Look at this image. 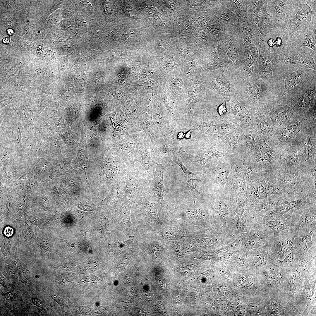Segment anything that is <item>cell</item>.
<instances>
[{
    "label": "cell",
    "mask_w": 316,
    "mask_h": 316,
    "mask_svg": "<svg viewBox=\"0 0 316 316\" xmlns=\"http://www.w3.org/2000/svg\"><path fill=\"white\" fill-rule=\"evenodd\" d=\"M281 92L280 87L275 82L260 78L251 82L249 79L239 78L234 97L248 109L263 107L279 100Z\"/></svg>",
    "instance_id": "obj_1"
},
{
    "label": "cell",
    "mask_w": 316,
    "mask_h": 316,
    "mask_svg": "<svg viewBox=\"0 0 316 316\" xmlns=\"http://www.w3.org/2000/svg\"><path fill=\"white\" fill-rule=\"evenodd\" d=\"M273 75L274 80H284V87L280 99L284 102L301 88L316 81V71L293 64L275 66Z\"/></svg>",
    "instance_id": "obj_2"
},
{
    "label": "cell",
    "mask_w": 316,
    "mask_h": 316,
    "mask_svg": "<svg viewBox=\"0 0 316 316\" xmlns=\"http://www.w3.org/2000/svg\"><path fill=\"white\" fill-rule=\"evenodd\" d=\"M274 173L279 192L286 200H297L312 190L302 179L298 167L287 169L279 166Z\"/></svg>",
    "instance_id": "obj_3"
},
{
    "label": "cell",
    "mask_w": 316,
    "mask_h": 316,
    "mask_svg": "<svg viewBox=\"0 0 316 316\" xmlns=\"http://www.w3.org/2000/svg\"><path fill=\"white\" fill-rule=\"evenodd\" d=\"M248 183V206L252 207L265 198L273 194L280 195L274 172L260 171L254 175Z\"/></svg>",
    "instance_id": "obj_4"
},
{
    "label": "cell",
    "mask_w": 316,
    "mask_h": 316,
    "mask_svg": "<svg viewBox=\"0 0 316 316\" xmlns=\"http://www.w3.org/2000/svg\"><path fill=\"white\" fill-rule=\"evenodd\" d=\"M205 74L204 83L214 92L223 98L234 96L239 81L235 73L225 67Z\"/></svg>",
    "instance_id": "obj_5"
},
{
    "label": "cell",
    "mask_w": 316,
    "mask_h": 316,
    "mask_svg": "<svg viewBox=\"0 0 316 316\" xmlns=\"http://www.w3.org/2000/svg\"><path fill=\"white\" fill-rule=\"evenodd\" d=\"M312 125L313 124L304 114H295L288 125L280 129L274 130L272 136L266 142L270 147L280 153L293 142L300 132Z\"/></svg>",
    "instance_id": "obj_6"
},
{
    "label": "cell",
    "mask_w": 316,
    "mask_h": 316,
    "mask_svg": "<svg viewBox=\"0 0 316 316\" xmlns=\"http://www.w3.org/2000/svg\"><path fill=\"white\" fill-rule=\"evenodd\" d=\"M316 11H312L307 4L294 0L292 9L284 20L280 21L291 36L304 29L316 25Z\"/></svg>",
    "instance_id": "obj_7"
},
{
    "label": "cell",
    "mask_w": 316,
    "mask_h": 316,
    "mask_svg": "<svg viewBox=\"0 0 316 316\" xmlns=\"http://www.w3.org/2000/svg\"><path fill=\"white\" fill-rule=\"evenodd\" d=\"M316 51L306 47L291 46L280 52L277 55L281 66L286 64H293L316 71Z\"/></svg>",
    "instance_id": "obj_8"
},
{
    "label": "cell",
    "mask_w": 316,
    "mask_h": 316,
    "mask_svg": "<svg viewBox=\"0 0 316 316\" xmlns=\"http://www.w3.org/2000/svg\"><path fill=\"white\" fill-rule=\"evenodd\" d=\"M223 98L226 102L227 111L222 118L241 128L254 130V119L250 110L240 103L234 96Z\"/></svg>",
    "instance_id": "obj_9"
},
{
    "label": "cell",
    "mask_w": 316,
    "mask_h": 316,
    "mask_svg": "<svg viewBox=\"0 0 316 316\" xmlns=\"http://www.w3.org/2000/svg\"><path fill=\"white\" fill-rule=\"evenodd\" d=\"M245 159L263 171L274 172L280 166V153L270 147L264 140L257 150Z\"/></svg>",
    "instance_id": "obj_10"
},
{
    "label": "cell",
    "mask_w": 316,
    "mask_h": 316,
    "mask_svg": "<svg viewBox=\"0 0 316 316\" xmlns=\"http://www.w3.org/2000/svg\"><path fill=\"white\" fill-rule=\"evenodd\" d=\"M316 81L306 85L287 98L284 102L296 114H302L316 107Z\"/></svg>",
    "instance_id": "obj_11"
},
{
    "label": "cell",
    "mask_w": 316,
    "mask_h": 316,
    "mask_svg": "<svg viewBox=\"0 0 316 316\" xmlns=\"http://www.w3.org/2000/svg\"><path fill=\"white\" fill-rule=\"evenodd\" d=\"M316 126H307L294 140L298 148L299 164H305L316 159Z\"/></svg>",
    "instance_id": "obj_12"
},
{
    "label": "cell",
    "mask_w": 316,
    "mask_h": 316,
    "mask_svg": "<svg viewBox=\"0 0 316 316\" xmlns=\"http://www.w3.org/2000/svg\"><path fill=\"white\" fill-rule=\"evenodd\" d=\"M273 233L264 224L253 226L248 229V231L239 237L241 240L239 248L245 251L262 247L267 244L269 238L273 236Z\"/></svg>",
    "instance_id": "obj_13"
},
{
    "label": "cell",
    "mask_w": 316,
    "mask_h": 316,
    "mask_svg": "<svg viewBox=\"0 0 316 316\" xmlns=\"http://www.w3.org/2000/svg\"><path fill=\"white\" fill-rule=\"evenodd\" d=\"M265 40L260 37V40L265 42L267 44V50L271 52L277 54L281 51L292 44L291 36L288 30L280 21H278L275 27L265 37Z\"/></svg>",
    "instance_id": "obj_14"
},
{
    "label": "cell",
    "mask_w": 316,
    "mask_h": 316,
    "mask_svg": "<svg viewBox=\"0 0 316 316\" xmlns=\"http://www.w3.org/2000/svg\"><path fill=\"white\" fill-rule=\"evenodd\" d=\"M125 180L126 197L136 205L140 204L147 193L150 184L136 174L129 172L126 175Z\"/></svg>",
    "instance_id": "obj_15"
},
{
    "label": "cell",
    "mask_w": 316,
    "mask_h": 316,
    "mask_svg": "<svg viewBox=\"0 0 316 316\" xmlns=\"http://www.w3.org/2000/svg\"><path fill=\"white\" fill-rule=\"evenodd\" d=\"M270 118L274 130L280 129L289 123L295 113L286 104L280 99L264 107Z\"/></svg>",
    "instance_id": "obj_16"
},
{
    "label": "cell",
    "mask_w": 316,
    "mask_h": 316,
    "mask_svg": "<svg viewBox=\"0 0 316 316\" xmlns=\"http://www.w3.org/2000/svg\"><path fill=\"white\" fill-rule=\"evenodd\" d=\"M293 233L288 229L273 235L268 240L267 250L273 255L277 254L281 257L286 256L293 248Z\"/></svg>",
    "instance_id": "obj_17"
},
{
    "label": "cell",
    "mask_w": 316,
    "mask_h": 316,
    "mask_svg": "<svg viewBox=\"0 0 316 316\" xmlns=\"http://www.w3.org/2000/svg\"><path fill=\"white\" fill-rule=\"evenodd\" d=\"M316 221L308 226L300 228L293 232V250L297 253H306L316 245V241L312 240V235L316 232Z\"/></svg>",
    "instance_id": "obj_18"
},
{
    "label": "cell",
    "mask_w": 316,
    "mask_h": 316,
    "mask_svg": "<svg viewBox=\"0 0 316 316\" xmlns=\"http://www.w3.org/2000/svg\"><path fill=\"white\" fill-rule=\"evenodd\" d=\"M279 63L278 57L275 53L269 52L266 48H260L259 50L258 78L273 83V68Z\"/></svg>",
    "instance_id": "obj_19"
},
{
    "label": "cell",
    "mask_w": 316,
    "mask_h": 316,
    "mask_svg": "<svg viewBox=\"0 0 316 316\" xmlns=\"http://www.w3.org/2000/svg\"><path fill=\"white\" fill-rule=\"evenodd\" d=\"M248 109L254 118V130L267 142L272 136L274 129L266 110L264 107Z\"/></svg>",
    "instance_id": "obj_20"
},
{
    "label": "cell",
    "mask_w": 316,
    "mask_h": 316,
    "mask_svg": "<svg viewBox=\"0 0 316 316\" xmlns=\"http://www.w3.org/2000/svg\"><path fill=\"white\" fill-rule=\"evenodd\" d=\"M259 55L257 49L252 48L247 52L245 61L236 74L240 78L249 79L251 81L258 78Z\"/></svg>",
    "instance_id": "obj_21"
},
{
    "label": "cell",
    "mask_w": 316,
    "mask_h": 316,
    "mask_svg": "<svg viewBox=\"0 0 316 316\" xmlns=\"http://www.w3.org/2000/svg\"><path fill=\"white\" fill-rule=\"evenodd\" d=\"M243 129L237 126L231 132L222 137L216 145L220 147L224 152L234 154L241 150Z\"/></svg>",
    "instance_id": "obj_22"
},
{
    "label": "cell",
    "mask_w": 316,
    "mask_h": 316,
    "mask_svg": "<svg viewBox=\"0 0 316 316\" xmlns=\"http://www.w3.org/2000/svg\"><path fill=\"white\" fill-rule=\"evenodd\" d=\"M316 221V205L303 210L294 211L286 222L288 229L293 232L300 228L307 227Z\"/></svg>",
    "instance_id": "obj_23"
},
{
    "label": "cell",
    "mask_w": 316,
    "mask_h": 316,
    "mask_svg": "<svg viewBox=\"0 0 316 316\" xmlns=\"http://www.w3.org/2000/svg\"><path fill=\"white\" fill-rule=\"evenodd\" d=\"M169 166V164L164 166L162 164L156 163L154 175L147 194L153 197L164 207L166 205L163 197L165 190L164 176L165 171Z\"/></svg>",
    "instance_id": "obj_24"
},
{
    "label": "cell",
    "mask_w": 316,
    "mask_h": 316,
    "mask_svg": "<svg viewBox=\"0 0 316 316\" xmlns=\"http://www.w3.org/2000/svg\"><path fill=\"white\" fill-rule=\"evenodd\" d=\"M316 25L307 27L291 36L292 44L298 47H306L316 51Z\"/></svg>",
    "instance_id": "obj_25"
},
{
    "label": "cell",
    "mask_w": 316,
    "mask_h": 316,
    "mask_svg": "<svg viewBox=\"0 0 316 316\" xmlns=\"http://www.w3.org/2000/svg\"><path fill=\"white\" fill-rule=\"evenodd\" d=\"M242 128L243 138L241 150H244V157L246 158L257 150L264 139L255 130L251 129Z\"/></svg>",
    "instance_id": "obj_26"
},
{
    "label": "cell",
    "mask_w": 316,
    "mask_h": 316,
    "mask_svg": "<svg viewBox=\"0 0 316 316\" xmlns=\"http://www.w3.org/2000/svg\"><path fill=\"white\" fill-rule=\"evenodd\" d=\"M280 167L285 169L297 168L299 164L298 148L295 142L286 147L280 153Z\"/></svg>",
    "instance_id": "obj_27"
},
{
    "label": "cell",
    "mask_w": 316,
    "mask_h": 316,
    "mask_svg": "<svg viewBox=\"0 0 316 316\" xmlns=\"http://www.w3.org/2000/svg\"><path fill=\"white\" fill-rule=\"evenodd\" d=\"M215 144L210 141L204 145L195 157V161L201 165L204 166L212 159L222 157H230L233 155V154L218 150L215 148Z\"/></svg>",
    "instance_id": "obj_28"
},
{
    "label": "cell",
    "mask_w": 316,
    "mask_h": 316,
    "mask_svg": "<svg viewBox=\"0 0 316 316\" xmlns=\"http://www.w3.org/2000/svg\"><path fill=\"white\" fill-rule=\"evenodd\" d=\"M284 200L279 195H272L263 199L249 210L255 212L260 216H262L277 206L283 205Z\"/></svg>",
    "instance_id": "obj_29"
},
{
    "label": "cell",
    "mask_w": 316,
    "mask_h": 316,
    "mask_svg": "<svg viewBox=\"0 0 316 316\" xmlns=\"http://www.w3.org/2000/svg\"><path fill=\"white\" fill-rule=\"evenodd\" d=\"M294 0H267V6L270 9L274 8L276 13V18L278 21H283L287 18L290 12Z\"/></svg>",
    "instance_id": "obj_30"
},
{
    "label": "cell",
    "mask_w": 316,
    "mask_h": 316,
    "mask_svg": "<svg viewBox=\"0 0 316 316\" xmlns=\"http://www.w3.org/2000/svg\"><path fill=\"white\" fill-rule=\"evenodd\" d=\"M316 192L310 191L300 198L293 201L284 200L283 205H286L294 211L303 210L316 205Z\"/></svg>",
    "instance_id": "obj_31"
},
{
    "label": "cell",
    "mask_w": 316,
    "mask_h": 316,
    "mask_svg": "<svg viewBox=\"0 0 316 316\" xmlns=\"http://www.w3.org/2000/svg\"><path fill=\"white\" fill-rule=\"evenodd\" d=\"M294 209L286 205H279L266 214L261 216L274 220L286 222L291 217Z\"/></svg>",
    "instance_id": "obj_32"
},
{
    "label": "cell",
    "mask_w": 316,
    "mask_h": 316,
    "mask_svg": "<svg viewBox=\"0 0 316 316\" xmlns=\"http://www.w3.org/2000/svg\"><path fill=\"white\" fill-rule=\"evenodd\" d=\"M214 126V139L217 142L223 136L231 132L237 126L223 118L213 120Z\"/></svg>",
    "instance_id": "obj_33"
},
{
    "label": "cell",
    "mask_w": 316,
    "mask_h": 316,
    "mask_svg": "<svg viewBox=\"0 0 316 316\" xmlns=\"http://www.w3.org/2000/svg\"><path fill=\"white\" fill-rule=\"evenodd\" d=\"M230 170V167L228 163L220 161L214 170V174L217 181L222 184H225Z\"/></svg>",
    "instance_id": "obj_34"
},
{
    "label": "cell",
    "mask_w": 316,
    "mask_h": 316,
    "mask_svg": "<svg viewBox=\"0 0 316 316\" xmlns=\"http://www.w3.org/2000/svg\"><path fill=\"white\" fill-rule=\"evenodd\" d=\"M262 223V224L267 226L272 231L273 235L278 234L284 230L288 229L290 228L286 221L272 220L263 217Z\"/></svg>",
    "instance_id": "obj_35"
},
{
    "label": "cell",
    "mask_w": 316,
    "mask_h": 316,
    "mask_svg": "<svg viewBox=\"0 0 316 316\" xmlns=\"http://www.w3.org/2000/svg\"><path fill=\"white\" fill-rule=\"evenodd\" d=\"M140 205H142V211L146 215H148L157 223L162 224L159 217L157 206L155 203L151 202L145 196L143 197Z\"/></svg>",
    "instance_id": "obj_36"
},
{
    "label": "cell",
    "mask_w": 316,
    "mask_h": 316,
    "mask_svg": "<svg viewBox=\"0 0 316 316\" xmlns=\"http://www.w3.org/2000/svg\"><path fill=\"white\" fill-rule=\"evenodd\" d=\"M231 212L237 216L241 217L248 209V201L245 197H240L229 203Z\"/></svg>",
    "instance_id": "obj_37"
},
{
    "label": "cell",
    "mask_w": 316,
    "mask_h": 316,
    "mask_svg": "<svg viewBox=\"0 0 316 316\" xmlns=\"http://www.w3.org/2000/svg\"><path fill=\"white\" fill-rule=\"evenodd\" d=\"M180 233L175 230L166 226L157 233V237L159 240L163 241L170 240H178L181 237Z\"/></svg>",
    "instance_id": "obj_38"
},
{
    "label": "cell",
    "mask_w": 316,
    "mask_h": 316,
    "mask_svg": "<svg viewBox=\"0 0 316 316\" xmlns=\"http://www.w3.org/2000/svg\"><path fill=\"white\" fill-rule=\"evenodd\" d=\"M186 212L190 216L197 218L204 226H208L209 222V214L207 211L202 209L188 210Z\"/></svg>",
    "instance_id": "obj_39"
},
{
    "label": "cell",
    "mask_w": 316,
    "mask_h": 316,
    "mask_svg": "<svg viewBox=\"0 0 316 316\" xmlns=\"http://www.w3.org/2000/svg\"><path fill=\"white\" fill-rule=\"evenodd\" d=\"M172 156L174 162L181 167L188 179H189L196 176V174L191 171L183 164L177 150H176L173 152Z\"/></svg>",
    "instance_id": "obj_40"
},
{
    "label": "cell",
    "mask_w": 316,
    "mask_h": 316,
    "mask_svg": "<svg viewBox=\"0 0 316 316\" xmlns=\"http://www.w3.org/2000/svg\"><path fill=\"white\" fill-rule=\"evenodd\" d=\"M233 186L234 190L239 197L243 196L247 191L245 181L241 177L236 178L234 182Z\"/></svg>",
    "instance_id": "obj_41"
},
{
    "label": "cell",
    "mask_w": 316,
    "mask_h": 316,
    "mask_svg": "<svg viewBox=\"0 0 316 316\" xmlns=\"http://www.w3.org/2000/svg\"><path fill=\"white\" fill-rule=\"evenodd\" d=\"M188 189L195 195L199 194L202 189V181L199 179L192 178L187 181Z\"/></svg>",
    "instance_id": "obj_42"
},
{
    "label": "cell",
    "mask_w": 316,
    "mask_h": 316,
    "mask_svg": "<svg viewBox=\"0 0 316 316\" xmlns=\"http://www.w3.org/2000/svg\"><path fill=\"white\" fill-rule=\"evenodd\" d=\"M243 255L238 254L234 259L235 260L236 264L237 266L241 268L247 267L248 266V260Z\"/></svg>",
    "instance_id": "obj_43"
},
{
    "label": "cell",
    "mask_w": 316,
    "mask_h": 316,
    "mask_svg": "<svg viewBox=\"0 0 316 316\" xmlns=\"http://www.w3.org/2000/svg\"><path fill=\"white\" fill-rule=\"evenodd\" d=\"M227 111V109L226 102L224 98L223 103L218 108V113L221 118H223L226 114Z\"/></svg>",
    "instance_id": "obj_44"
},
{
    "label": "cell",
    "mask_w": 316,
    "mask_h": 316,
    "mask_svg": "<svg viewBox=\"0 0 316 316\" xmlns=\"http://www.w3.org/2000/svg\"><path fill=\"white\" fill-rule=\"evenodd\" d=\"M300 1L308 4L310 7L311 10L313 8L314 11H316V0H300Z\"/></svg>",
    "instance_id": "obj_45"
},
{
    "label": "cell",
    "mask_w": 316,
    "mask_h": 316,
    "mask_svg": "<svg viewBox=\"0 0 316 316\" xmlns=\"http://www.w3.org/2000/svg\"><path fill=\"white\" fill-rule=\"evenodd\" d=\"M78 207L81 209L86 211H91L93 210L92 207L90 206L82 204H79Z\"/></svg>",
    "instance_id": "obj_46"
},
{
    "label": "cell",
    "mask_w": 316,
    "mask_h": 316,
    "mask_svg": "<svg viewBox=\"0 0 316 316\" xmlns=\"http://www.w3.org/2000/svg\"><path fill=\"white\" fill-rule=\"evenodd\" d=\"M28 197L25 195H21L20 197L19 198V202L23 204H26L28 201Z\"/></svg>",
    "instance_id": "obj_47"
},
{
    "label": "cell",
    "mask_w": 316,
    "mask_h": 316,
    "mask_svg": "<svg viewBox=\"0 0 316 316\" xmlns=\"http://www.w3.org/2000/svg\"><path fill=\"white\" fill-rule=\"evenodd\" d=\"M35 181L32 179H29L26 182V186L28 188H32L34 187L35 185Z\"/></svg>",
    "instance_id": "obj_48"
},
{
    "label": "cell",
    "mask_w": 316,
    "mask_h": 316,
    "mask_svg": "<svg viewBox=\"0 0 316 316\" xmlns=\"http://www.w3.org/2000/svg\"><path fill=\"white\" fill-rule=\"evenodd\" d=\"M9 38H6L3 40V42L4 43H8L9 42Z\"/></svg>",
    "instance_id": "obj_49"
},
{
    "label": "cell",
    "mask_w": 316,
    "mask_h": 316,
    "mask_svg": "<svg viewBox=\"0 0 316 316\" xmlns=\"http://www.w3.org/2000/svg\"><path fill=\"white\" fill-rule=\"evenodd\" d=\"M8 32L9 35H11L13 33V30L11 29H9L8 30Z\"/></svg>",
    "instance_id": "obj_50"
}]
</instances>
